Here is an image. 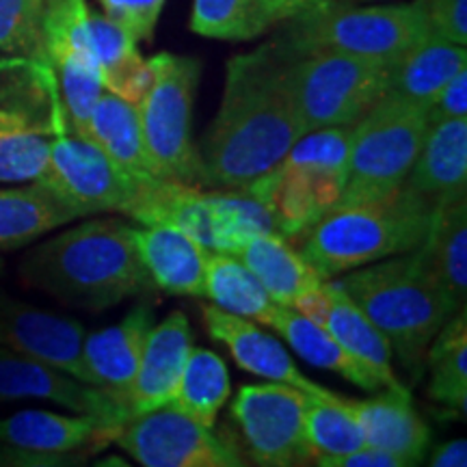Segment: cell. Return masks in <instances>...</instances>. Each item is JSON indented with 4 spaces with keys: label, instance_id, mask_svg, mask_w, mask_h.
Instances as JSON below:
<instances>
[{
    "label": "cell",
    "instance_id": "cell-1",
    "mask_svg": "<svg viewBox=\"0 0 467 467\" xmlns=\"http://www.w3.org/2000/svg\"><path fill=\"white\" fill-rule=\"evenodd\" d=\"M288 58L275 46L230 58L221 107L197 148L202 184L244 189L306 134L290 93Z\"/></svg>",
    "mask_w": 467,
    "mask_h": 467
},
{
    "label": "cell",
    "instance_id": "cell-2",
    "mask_svg": "<svg viewBox=\"0 0 467 467\" xmlns=\"http://www.w3.org/2000/svg\"><path fill=\"white\" fill-rule=\"evenodd\" d=\"M20 277L28 288L87 312L154 292L134 244V227L121 219H93L57 234L28 251Z\"/></svg>",
    "mask_w": 467,
    "mask_h": 467
},
{
    "label": "cell",
    "instance_id": "cell-3",
    "mask_svg": "<svg viewBox=\"0 0 467 467\" xmlns=\"http://www.w3.org/2000/svg\"><path fill=\"white\" fill-rule=\"evenodd\" d=\"M336 284L381 331L411 381H420L431 342L461 312L437 285L422 254L416 249L372 262L344 273Z\"/></svg>",
    "mask_w": 467,
    "mask_h": 467
},
{
    "label": "cell",
    "instance_id": "cell-4",
    "mask_svg": "<svg viewBox=\"0 0 467 467\" xmlns=\"http://www.w3.org/2000/svg\"><path fill=\"white\" fill-rule=\"evenodd\" d=\"M435 203L402 186L383 200L337 206L295 238L325 282L416 251L429 234Z\"/></svg>",
    "mask_w": 467,
    "mask_h": 467
},
{
    "label": "cell",
    "instance_id": "cell-5",
    "mask_svg": "<svg viewBox=\"0 0 467 467\" xmlns=\"http://www.w3.org/2000/svg\"><path fill=\"white\" fill-rule=\"evenodd\" d=\"M353 126L320 128L292 145L271 171L244 191L271 214L285 241H295L340 203L348 178Z\"/></svg>",
    "mask_w": 467,
    "mask_h": 467
},
{
    "label": "cell",
    "instance_id": "cell-6",
    "mask_svg": "<svg viewBox=\"0 0 467 467\" xmlns=\"http://www.w3.org/2000/svg\"><path fill=\"white\" fill-rule=\"evenodd\" d=\"M124 214L180 230L210 254L236 255L254 236L275 232L268 210L244 189L202 191L161 178L134 182Z\"/></svg>",
    "mask_w": 467,
    "mask_h": 467
},
{
    "label": "cell",
    "instance_id": "cell-7",
    "mask_svg": "<svg viewBox=\"0 0 467 467\" xmlns=\"http://www.w3.org/2000/svg\"><path fill=\"white\" fill-rule=\"evenodd\" d=\"M285 46L290 55L337 52L392 63L396 57L429 37L416 5L355 7L336 0H317L290 17Z\"/></svg>",
    "mask_w": 467,
    "mask_h": 467
},
{
    "label": "cell",
    "instance_id": "cell-8",
    "mask_svg": "<svg viewBox=\"0 0 467 467\" xmlns=\"http://www.w3.org/2000/svg\"><path fill=\"white\" fill-rule=\"evenodd\" d=\"M150 85L137 104L143 143L161 180L202 186L200 151L192 141V104L202 63L195 57L161 52L148 58Z\"/></svg>",
    "mask_w": 467,
    "mask_h": 467
},
{
    "label": "cell",
    "instance_id": "cell-9",
    "mask_svg": "<svg viewBox=\"0 0 467 467\" xmlns=\"http://www.w3.org/2000/svg\"><path fill=\"white\" fill-rule=\"evenodd\" d=\"M429 128L426 109L383 96L353 126L347 189L337 206L383 200L402 189Z\"/></svg>",
    "mask_w": 467,
    "mask_h": 467
},
{
    "label": "cell",
    "instance_id": "cell-10",
    "mask_svg": "<svg viewBox=\"0 0 467 467\" xmlns=\"http://www.w3.org/2000/svg\"><path fill=\"white\" fill-rule=\"evenodd\" d=\"M288 83L306 134L355 126L385 96L388 63L337 52L290 55Z\"/></svg>",
    "mask_w": 467,
    "mask_h": 467
},
{
    "label": "cell",
    "instance_id": "cell-11",
    "mask_svg": "<svg viewBox=\"0 0 467 467\" xmlns=\"http://www.w3.org/2000/svg\"><path fill=\"white\" fill-rule=\"evenodd\" d=\"M26 69L0 89V182H37L57 132L67 128L52 69L33 61Z\"/></svg>",
    "mask_w": 467,
    "mask_h": 467
},
{
    "label": "cell",
    "instance_id": "cell-12",
    "mask_svg": "<svg viewBox=\"0 0 467 467\" xmlns=\"http://www.w3.org/2000/svg\"><path fill=\"white\" fill-rule=\"evenodd\" d=\"M89 14L87 0H44V66L55 76L67 130L83 139L104 93L91 52Z\"/></svg>",
    "mask_w": 467,
    "mask_h": 467
},
{
    "label": "cell",
    "instance_id": "cell-13",
    "mask_svg": "<svg viewBox=\"0 0 467 467\" xmlns=\"http://www.w3.org/2000/svg\"><path fill=\"white\" fill-rule=\"evenodd\" d=\"M309 394L284 383L243 385L230 413L255 467H312L306 441Z\"/></svg>",
    "mask_w": 467,
    "mask_h": 467
},
{
    "label": "cell",
    "instance_id": "cell-14",
    "mask_svg": "<svg viewBox=\"0 0 467 467\" xmlns=\"http://www.w3.org/2000/svg\"><path fill=\"white\" fill-rule=\"evenodd\" d=\"M35 184L48 191L76 219L113 210L124 213L134 186L96 143L67 128L57 132L48 165Z\"/></svg>",
    "mask_w": 467,
    "mask_h": 467
},
{
    "label": "cell",
    "instance_id": "cell-15",
    "mask_svg": "<svg viewBox=\"0 0 467 467\" xmlns=\"http://www.w3.org/2000/svg\"><path fill=\"white\" fill-rule=\"evenodd\" d=\"M115 443L141 467H249L236 446L173 407L126 422Z\"/></svg>",
    "mask_w": 467,
    "mask_h": 467
},
{
    "label": "cell",
    "instance_id": "cell-16",
    "mask_svg": "<svg viewBox=\"0 0 467 467\" xmlns=\"http://www.w3.org/2000/svg\"><path fill=\"white\" fill-rule=\"evenodd\" d=\"M85 336L78 320L0 296V347L93 385L83 358Z\"/></svg>",
    "mask_w": 467,
    "mask_h": 467
},
{
    "label": "cell",
    "instance_id": "cell-17",
    "mask_svg": "<svg viewBox=\"0 0 467 467\" xmlns=\"http://www.w3.org/2000/svg\"><path fill=\"white\" fill-rule=\"evenodd\" d=\"M0 400H48L76 416H91L119 431L128 416L119 400L93 385L0 347Z\"/></svg>",
    "mask_w": 467,
    "mask_h": 467
},
{
    "label": "cell",
    "instance_id": "cell-18",
    "mask_svg": "<svg viewBox=\"0 0 467 467\" xmlns=\"http://www.w3.org/2000/svg\"><path fill=\"white\" fill-rule=\"evenodd\" d=\"M191 350L192 327L184 312H171L162 323L151 327L126 396L128 422L171 405Z\"/></svg>",
    "mask_w": 467,
    "mask_h": 467
},
{
    "label": "cell",
    "instance_id": "cell-19",
    "mask_svg": "<svg viewBox=\"0 0 467 467\" xmlns=\"http://www.w3.org/2000/svg\"><path fill=\"white\" fill-rule=\"evenodd\" d=\"M203 327L214 342L223 344L241 370L255 375L265 381L292 385L309 396H325L331 389L303 375L295 359L277 337L262 331L247 318L234 317L214 306L202 307Z\"/></svg>",
    "mask_w": 467,
    "mask_h": 467
},
{
    "label": "cell",
    "instance_id": "cell-20",
    "mask_svg": "<svg viewBox=\"0 0 467 467\" xmlns=\"http://www.w3.org/2000/svg\"><path fill=\"white\" fill-rule=\"evenodd\" d=\"M154 325V307L148 303H139L119 323L85 336L83 358L91 383L115 396L124 411L126 396L137 375L145 340Z\"/></svg>",
    "mask_w": 467,
    "mask_h": 467
},
{
    "label": "cell",
    "instance_id": "cell-21",
    "mask_svg": "<svg viewBox=\"0 0 467 467\" xmlns=\"http://www.w3.org/2000/svg\"><path fill=\"white\" fill-rule=\"evenodd\" d=\"M347 405L361 426L366 446L394 454L407 467L422 463L431 429L407 388L385 389L366 400L347 399Z\"/></svg>",
    "mask_w": 467,
    "mask_h": 467
},
{
    "label": "cell",
    "instance_id": "cell-22",
    "mask_svg": "<svg viewBox=\"0 0 467 467\" xmlns=\"http://www.w3.org/2000/svg\"><path fill=\"white\" fill-rule=\"evenodd\" d=\"M134 244L154 290L173 296H203L210 251L202 244L165 225L134 227Z\"/></svg>",
    "mask_w": 467,
    "mask_h": 467
},
{
    "label": "cell",
    "instance_id": "cell-23",
    "mask_svg": "<svg viewBox=\"0 0 467 467\" xmlns=\"http://www.w3.org/2000/svg\"><path fill=\"white\" fill-rule=\"evenodd\" d=\"M117 431L91 416H63L42 409H25L0 420V443L31 452L96 451L115 441Z\"/></svg>",
    "mask_w": 467,
    "mask_h": 467
},
{
    "label": "cell",
    "instance_id": "cell-24",
    "mask_svg": "<svg viewBox=\"0 0 467 467\" xmlns=\"http://www.w3.org/2000/svg\"><path fill=\"white\" fill-rule=\"evenodd\" d=\"M435 203L465 197L467 189V117L431 124L405 184Z\"/></svg>",
    "mask_w": 467,
    "mask_h": 467
},
{
    "label": "cell",
    "instance_id": "cell-25",
    "mask_svg": "<svg viewBox=\"0 0 467 467\" xmlns=\"http://www.w3.org/2000/svg\"><path fill=\"white\" fill-rule=\"evenodd\" d=\"M465 67V46L429 35L400 57H396L392 63H388L385 96H394L429 110L443 85Z\"/></svg>",
    "mask_w": 467,
    "mask_h": 467
},
{
    "label": "cell",
    "instance_id": "cell-26",
    "mask_svg": "<svg viewBox=\"0 0 467 467\" xmlns=\"http://www.w3.org/2000/svg\"><path fill=\"white\" fill-rule=\"evenodd\" d=\"M314 3L317 0H195L189 26L208 39L251 42Z\"/></svg>",
    "mask_w": 467,
    "mask_h": 467
},
{
    "label": "cell",
    "instance_id": "cell-27",
    "mask_svg": "<svg viewBox=\"0 0 467 467\" xmlns=\"http://www.w3.org/2000/svg\"><path fill=\"white\" fill-rule=\"evenodd\" d=\"M443 295L457 309L467 303V195L437 203L429 234L418 247Z\"/></svg>",
    "mask_w": 467,
    "mask_h": 467
},
{
    "label": "cell",
    "instance_id": "cell-28",
    "mask_svg": "<svg viewBox=\"0 0 467 467\" xmlns=\"http://www.w3.org/2000/svg\"><path fill=\"white\" fill-rule=\"evenodd\" d=\"M85 139L96 143L130 182L156 178L143 143L137 104L104 91L91 110Z\"/></svg>",
    "mask_w": 467,
    "mask_h": 467
},
{
    "label": "cell",
    "instance_id": "cell-29",
    "mask_svg": "<svg viewBox=\"0 0 467 467\" xmlns=\"http://www.w3.org/2000/svg\"><path fill=\"white\" fill-rule=\"evenodd\" d=\"M236 258L258 277L268 296L284 307H292L303 290L325 282L303 258L301 251L292 247L290 241L275 232L258 234L251 238L238 251Z\"/></svg>",
    "mask_w": 467,
    "mask_h": 467
},
{
    "label": "cell",
    "instance_id": "cell-30",
    "mask_svg": "<svg viewBox=\"0 0 467 467\" xmlns=\"http://www.w3.org/2000/svg\"><path fill=\"white\" fill-rule=\"evenodd\" d=\"M89 25L93 61L104 91L139 104L148 89L151 72L150 63L137 48V39H132L124 28L98 11L89 14Z\"/></svg>",
    "mask_w": 467,
    "mask_h": 467
},
{
    "label": "cell",
    "instance_id": "cell-31",
    "mask_svg": "<svg viewBox=\"0 0 467 467\" xmlns=\"http://www.w3.org/2000/svg\"><path fill=\"white\" fill-rule=\"evenodd\" d=\"M325 329L361 368L375 375L385 389H402L405 385L392 366V348L381 331L368 320L331 279V309Z\"/></svg>",
    "mask_w": 467,
    "mask_h": 467
},
{
    "label": "cell",
    "instance_id": "cell-32",
    "mask_svg": "<svg viewBox=\"0 0 467 467\" xmlns=\"http://www.w3.org/2000/svg\"><path fill=\"white\" fill-rule=\"evenodd\" d=\"M271 327L275 334H279L285 340V344L295 350L306 364L320 368V370H329L347 379L358 388L366 389V392H377L383 388L375 375L361 368L350 355L331 337L325 327H320L292 307L279 306L275 317L271 320Z\"/></svg>",
    "mask_w": 467,
    "mask_h": 467
},
{
    "label": "cell",
    "instance_id": "cell-33",
    "mask_svg": "<svg viewBox=\"0 0 467 467\" xmlns=\"http://www.w3.org/2000/svg\"><path fill=\"white\" fill-rule=\"evenodd\" d=\"M203 296L227 314L265 327L271 325L279 307L268 296L258 277L236 255L230 254H208Z\"/></svg>",
    "mask_w": 467,
    "mask_h": 467
},
{
    "label": "cell",
    "instance_id": "cell-34",
    "mask_svg": "<svg viewBox=\"0 0 467 467\" xmlns=\"http://www.w3.org/2000/svg\"><path fill=\"white\" fill-rule=\"evenodd\" d=\"M76 217L39 184L0 189V249L26 247Z\"/></svg>",
    "mask_w": 467,
    "mask_h": 467
},
{
    "label": "cell",
    "instance_id": "cell-35",
    "mask_svg": "<svg viewBox=\"0 0 467 467\" xmlns=\"http://www.w3.org/2000/svg\"><path fill=\"white\" fill-rule=\"evenodd\" d=\"M230 394L232 379L223 358L214 350L192 347L169 407L195 420L197 424L214 429L219 411L230 400Z\"/></svg>",
    "mask_w": 467,
    "mask_h": 467
},
{
    "label": "cell",
    "instance_id": "cell-36",
    "mask_svg": "<svg viewBox=\"0 0 467 467\" xmlns=\"http://www.w3.org/2000/svg\"><path fill=\"white\" fill-rule=\"evenodd\" d=\"M424 370H429V396L437 405L451 407L465 418L467 407V314H454L426 350Z\"/></svg>",
    "mask_w": 467,
    "mask_h": 467
},
{
    "label": "cell",
    "instance_id": "cell-37",
    "mask_svg": "<svg viewBox=\"0 0 467 467\" xmlns=\"http://www.w3.org/2000/svg\"><path fill=\"white\" fill-rule=\"evenodd\" d=\"M306 441L312 463L340 459L366 446L361 426L347 405V396H309L306 407Z\"/></svg>",
    "mask_w": 467,
    "mask_h": 467
},
{
    "label": "cell",
    "instance_id": "cell-38",
    "mask_svg": "<svg viewBox=\"0 0 467 467\" xmlns=\"http://www.w3.org/2000/svg\"><path fill=\"white\" fill-rule=\"evenodd\" d=\"M0 52L44 66V0H0Z\"/></svg>",
    "mask_w": 467,
    "mask_h": 467
},
{
    "label": "cell",
    "instance_id": "cell-39",
    "mask_svg": "<svg viewBox=\"0 0 467 467\" xmlns=\"http://www.w3.org/2000/svg\"><path fill=\"white\" fill-rule=\"evenodd\" d=\"M102 14L137 42L151 39L167 0H98Z\"/></svg>",
    "mask_w": 467,
    "mask_h": 467
},
{
    "label": "cell",
    "instance_id": "cell-40",
    "mask_svg": "<svg viewBox=\"0 0 467 467\" xmlns=\"http://www.w3.org/2000/svg\"><path fill=\"white\" fill-rule=\"evenodd\" d=\"M429 35L451 44H467V0H413Z\"/></svg>",
    "mask_w": 467,
    "mask_h": 467
},
{
    "label": "cell",
    "instance_id": "cell-41",
    "mask_svg": "<svg viewBox=\"0 0 467 467\" xmlns=\"http://www.w3.org/2000/svg\"><path fill=\"white\" fill-rule=\"evenodd\" d=\"M429 124H437V121L446 119H459V117H467V67L454 74L443 89L437 93V98L431 104L429 110Z\"/></svg>",
    "mask_w": 467,
    "mask_h": 467
},
{
    "label": "cell",
    "instance_id": "cell-42",
    "mask_svg": "<svg viewBox=\"0 0 467 467\" xmlns=\"http://www.w3.org/2000/svg\"><path fill=\"white\" fill-rule=\"evenodd\" d=\"M292 309L307 320H312V323L325 327L331 309V282H320L312 285V288L303 290L296 296V301L292 303Z\"/></svg>",
    "mask_w": 467,
    "mask_h": 467
},
{
    "label": "cell",
    "instance_id": "cell-43",
    "mask_svg": "<svg viewBox=\"0 0 467 467\" xmlns=\"http://www.w3.org/2000/svg\"><path fill=\"white\" fill-rule=\"evenodd\" d=\"M11 457L14 467H89L80 452H31L11 448Z\"/></svg>",
    "mask_w": 467,
    "mask_h": 467
},
{
    "label": "cell",
    "instance_id": "cell-44",
    "mask_svg": "<svg viewBox=\"0 0 467 467\" xmlns=\"http://www.w3.org/2000/svg\"><path fill=\"white\" fill-rule=\"evenodd\" d=\"M312 467H407L400 459H396L394 454L377 451V448L364 446L359 451L347 454L340 459H329V461H318Z\"/></svg>",
    "mask_w": 467,
    "mask_h": 467
},
{
    "label": "cell",
    "instance_id": "cell-45",
    "mask_svg": "<svg viewBox=\"0 0 467 467\" xmlns=\"http://www.w3.org/2000/svg\"><path fill=\"white\" fill-rule=\"evenodd\" d=\"M429 467H467V441L452 440L433 454Z\"/></svg>",
    "mask_w": 467,
    "mask_h": 467
},
{
    "label": "cell",
    "instance_id": "cell-46",
    "mask_svg": "<svg viewBox=\"0 0 467 467\" xmlns=\"http://www.w3.org/2000/svg\"><path fill=\"white\" fill-rule=\"evenodd\" d=\"M91 467H132V465L128 463L126 459L110 454V457H104L100 461H96V465H91Z\"/></svg>",
    "mask_w": 467,
    "mask_h": 467
},
{
    "label": "cell",
    "instance_id": "cell-47",
    "mask_svg": "<svg viewBox=\"0 0 467 467\" xmlns=\"http://www.w3.org/2000/svg\"><path fill=\"white\" fill-rule=\"evenodd\" d=\"M0 467H14V457H11V448L0 443Z\"/></svg>",
    "mask_w": 467,
    "mask_h": 467
},
{
    "label": "cell",
    "instance_id": "cell-48",
    "mask_svg": "<svg viewBox=\"0 0 467 467\" xmlns=\"http://www.w3.org/2000/svg\"><path fill=\"white\" fill-rule=\"evenodd\" d=\"M22 63H26L25 58H14V61H0V69H7V67H17V66H22Z\"/></svg>",
    "mask_w": 467,
    "mask_h": 467
},
{
    "label": "cell",
    "instance_id": "cell-49",
    "mask_svg": "<svg viewBox=\"0 0 467 467\" xmlns=\"http://www.w3.org/2000/svg\"><path fill=\"white\" fill-rule=\"evenodd\" d=\"M0 271H3V260H0Z\"/></svg>",
    "mask_w": 467,
    "mask_h": 467
}]
</instances>
